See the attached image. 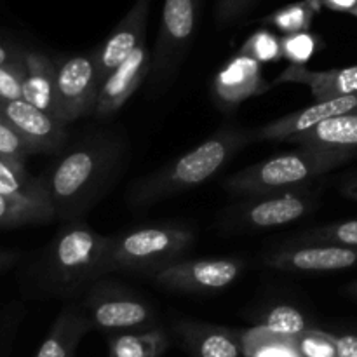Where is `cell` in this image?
<instances>
[{
  "instance_id": "21",
  "label": "cell",
  "mask_w": 357,
  "mask_h": 357,
  "mask_svg": "<svg viewBox=\"0 0 357 357\" xmlns=\"http://www.w3.org/2000/svg\"><path fill=\"white\" fill-rule=\"evenodd\" d=\"M23 100L56 119V61L47 52L26 49L24 52ZM58 121V119H56Z\"/></svg>"
},
{
  "instance_id": "22",
  "label": "cell",
  "mask_w": 357,
  "mask_h": 357,
  "mask_svg": "<svg viewBox=\"0 0 357 357\" xmlns=\"http://www.w3.org/2000/svg\"><path fill=\"white\" fill-rule=\"evenodd\" d=\"M171 345L169 335L159 326L108 335V357H162Z\"/></svg>"
},
{
  "instance_id": "30",
  "label": "cell",
  "mask_w": 357,
  "mask_h": 357,
  "mask_svg": "<svg viewBox=\"0 0 357 357\" xmlns=\"http://www.w3.org/2000/svg\"><path fill=\"white\" fill-rule=\"evenodd\" d=\"M282 58L289 65H307L319 47V37L310 31L282 35Z\"/></svg>"
},
{
  "instance_id": "1",
  "label": "cell",
  "mask_w": 357,
  "mask_h": 357,
  "mask_svg": "<svg viewBox=\"0 0 357 357\" xmlns=\"http://www.w3.org/2000/svg\"><path fill=\"white\" fill-rule=\"evenodd\" d=\"M131 157L122 129L84 132L56 153L40 174L59 223L80 220L117 185Z\"/></svg>"
},
{
  "instance_id": "11",
  "label": "cell",
  "mask_w": 357,
  "mask_h": 357,
  "mask_svg": "<svg viewBox=\"0 0 357 357\" xmlns=\"http://www.w3.org/2000/svg\"><path fill=\"white\" fill-rule=\"evenodd\" d=\"M261 265L291 274H330L357 267V248L335 243H284L265 253Z\"/></svg>"
},
{
  "instance_id": "6",
  "label": "cell",
  "mask_w": 357,
  "mask_h": 357,
  "mask_svg": "<svg viewBox=\"0 0 357 357\" xmlns=\"http://www.w3.org/2000/svg\"><path fill=\"white\" fill-rule=\"evenodd\" d=\"M201 0H164L159 31L150 59L146 86L150 93H162L176 79L199 26Z\"/></svg>"
},
{
  "instance_id": "14",
  "label": "cell",
  "mask_w": 357,
  "mask_h": 357,
  "mask_svg": "<svg viewBox=\"0 0 357 357\" xmlns=\"http://www.w3.org/2000/svg\"><path fill=\"white\" fill-rule=\"evenodd\" d=\"M268 87L261 63L243 52L229 59L211 84L213 100L223 112L236 110L243 101L267 93Z\"/></svg>"
},
{
  "instance_id": "15",
  "label": "cell",
  "mask_w": 357,
  "mask_h": 357,
  "mask_svg": "<svg viewBox=\"0 0 357 357\" xmlns=\"http://www.w3.org/2000/svg\"><path fill=\"white\" fill-rule=\"evenodd\" d=\"M150 7L152 0H135L131 9L115 24L103 44L98 45V75L101 84L139 44L145 42Z\"/></svg>"
},
{
  "instance_id": "29",
  "label": "cell",
  "mask_w": 357,
  "mask_h": 357,
  "mask_svg": "<svg viewBox=\"0 0 357 357\" xmlns=\"http://www.w3.org/2000/svg\"><path fill=\"white\" fill-rule=\"evenodd\" d=\"M239 52L257 59L261 65L264 63H275L282 59L281 37H278L268 28H260L246 38V42L241 45Z\"/></svg>"
},
{
  "instance_id": "25",
  "label": "cell",
  "mask_w": 357,
  "mask_h": 357,
  "mask_svg": "<svg viewBox=\"0 0 357 357\" xmlns=\"http://www.w3.org/2000/svg\"><path fill=\"white\" fill-rule=\"evenodd\" d=\"M255 321H257L258 328H264L271 333L288 338L298 337L303 331L312 328L309 317L291 303H274V305L265 307L258 312Z\"/></svg>"
},
{
  "instance_id": "26",
  "label": "cell",
  "mask_w": 357,
  "mask_h": 357,
  "mask_svg": "<svg viewBox=\"0 0 357 357\" xmlns=\"http://www.w3.org/2000/svg\"><path fill=\"white\" fill-rule=\"evenodd\" d=\"M321 7L323 6L319 0H300V2L288 3V6L272 10L268 16L261 20V23L275 28L282 35L309 31L316 14L321 13Z\"/></svg>"
},
{
  "instance_id": "32",
  "label": "cell",
  "mask_w": 357,
  "mask_h": 357,
  "mask_svg": "<svg viewBox=\"0 0 357 357\" xmlns=\"http://www.w3.org/2000/svg\"><path fill=\"white\" fill-rule=\"evenodd\" d=\"M24 58L0 65V101L23 98Z\"/></svg>"
},
{
  "instance_id": "7",
  "label": "cell",
  "mask_w": 357,
  "mask_h": 357,
  "mask_svg": "<svg viewBox=\"0 0 357 357\" xmlns=\"http://www.w3.org/2000/svg\"><path fill=\"white\" fill-rule=\"evenodd\" d=\"M220 218L223 232H261L305 218L319 208V195L309 187L293 188L281 194L241 197Z\"/></svg>"
},
{
  "instance_id": "4",
  "label": "cell",
  "mask_w": 357,
  "mask_h": 357,
  "mask_svg": "<svg viewBox=\"0 0 357 357\" xmlns=\"http://www.w3.org/2000/svg\"><path fill=\"white\" fill-rule=\"evenodd\" d=\"M197 234L181 222H160L139 225L112 236V272L153 278L169 265L183 260L194 250Z\"/></svg>"
},
{
  "instance_id": "5",
  "label": "cell",
  "mask_w": 357,
  "mask_h": 357,
  "mask_svg": "<svg viewBox=\"0 0 357 357\" xmlns=\"http://www.w3.org/2000/svg\"><path fill=\"white\" fill-rule=\"evenodd\" d=\"M347 160L326 150L298 146L230 174L222 181L223 190L236 197L281 194L307 187L309 181L342 166Z\"/></svg>"
},
{
  "instance_id": "12",
  "label": "cell",
  "mask_w": 357,
  "mask_h": 357,
  "mask_svg": "<svg viewBox=\"0 0 357 357\" xmlns=\"http://www.w3.org/2000/svg\"><path fill=\"white\" fill-rule=\"evenodd\" d=\"M0 117L6 119L35 153H58L70 142L66 126L23 98L0 101Z\"/></svg>"
},
{
  "instance_id": "10",
  "label": "cell",
  "mask_w": 357,
  "mask_h": 357,
  "mask_svg": "<svg viewBox=\"0 0 357 357\" xmlns=\"http://www.w3.org/2000/svg\"><path fill=\"white\" fill-rule=\"evenodd\" d=\"M243 258H194L176 261L159 274L153 275V282L166 291L185 293V295H209L230 288L244 272Z\"/></svg>"
},
{
  "instance_id": "27",
  "label": "cell",
  "mask_w": 357,
  "mask_h": 357,
  "mask_svg": "<svg viewBox=\"0 0 357 357\" xmlns=\"http://www.w3.org/2000/svg\"><path fill=\"white\" fill-rule=\"evenodd\" d=\"M244 354L250 357H302L293 338L274 335L258 326L244 331Z\"/></svg>"
},
{
  "instance_id": "17",
  "label": "cell",
  "mask_w": 357,
  "mask_h": 357,
  "mask_svg": "<svg viewBox=\"0 0 357 357\" xmlns=\"http://www.w3.org/2000/svg\"><path fill=\"white\" fill-rule=\"evenodd\" d=\"M354 110H357V93L316 101L310 107L300 108V110L291 112V114L284 115L278 121H272L258 128L255 131V139H258V142H286L291 136L307 131L319 122Z\"/></svg>"
},
{
  "instance_id": "23",
  "label": "cell",
  "mask_w": 357,
  "mask_h": 357,
  "mask_svg": "<svg viewBox=\"0 0 357 357\" xmlns=\"http://www.w3.org/2000/svg\"><path fill=\"white\" fill-rule=\"evenodd\" d=\"M24 162L26 160L0 157V194L14 199L52 204L42 178L31 176Z\"/></svg>"
},
{
  "instance_id": "34",
  "label": "cell",
  "mask_w": 357,
  "mask_h": 357,
  "mask_svg": "<svg viewBox=\"0 0 357 357\" xmlns=\"http://www.w3.org/2000/svg\"><path fill=\"white\" fill-rule=\"evenodd\" d=\"M258 0H216L215 21L218 26L225 28L243 20Z\"/></svg>"
},
{
  "instance_id": "9",
  "label": "cell",
  "mask_w": 357,
  "mask_h": 357,
  "mask_svg": "<svg viewBox=\"0 0 357 357\" xmlns=\"http://www.w3.org/2000/svg\"><path fill=\"white\" fill-rule=\"evenodd\" d=\"M54 61L58 103L56 119L61 124L68 126L93 114L101 87L96 51L70 52L56 56Z\"/></svg>"
},
{
  "instance_id": "38",
  "label": "cell",
  "mask_w": 357,
  "mask_h": 357,
  "mask_svg": "<svg viewBox=\"0 0 357 357\" xmlns=\"http://www.w3.org/2000/svg\"><path fill=\"white\" fill-rule=\"evenodd\" d=\"M21 258H23V253H21V251L2 250V248H0V275H3L6 272L13 271L16 265H20Z\"/></svg>"
},
{
  "instance_id": "20",
  "label": "cell",
  "mask_w": 357,
  "mask_h": 357,
  "mask_svg": "<svg viewBox=\"0 0 357 357\" xmlns=\"http://www.w3.org/2000/svg\"><path fill=\"white\" fill-rule=\"evenodd\" d=\"M295 82L310 89L316 101L357 93V65L331 70H310L307 65H289L274 84Z\"/></svg>"
},
{
  "instance_id": "8",
  "label": "cell",
  "mask_w": 357,
  "mask_h": 357,
  "mask_svg": "<svg viewBox=\"0 0 357 357\" xmlns=\"http://www.w3.org/2000/svg\"><path fill=\"white\" fill-rule=\"evenodd\" d=\"M80 303L94 330L107 335L157 326L155 307L135 289L107 275L84 293Z\"/></svg>"
},
{
  "instance_id": "31",
  "label": "cell",
  "mask_w": 357,
  "mask_h": 357,
  "mask_svg": "<svg viewBox=\"0 0 357 357\" xmlns=\"http://www.w3.org/2000/svg\"><path fill=\"white\" fill-rule=\"evenodd\" d=\"M293 342L302 357H337L335 335L328 333V331L310 328L293 338Z\"/></svg>"
},
{
  "instance_id": "35",
  "label": "cell",
  "mask_w": 357,
  "mask_h": 357,
  "mask_svg": "<svg viewBox=\"0 0 357 357\" xmlns=\"http://www.w3.org/2000/svg\"><path fill=\"white\" fill-rule=\"evenodd\" d=\"M24 52H26V49L23 45L17 44L13 38H7L0 35V65L14 61V59L24 58Z\"/></svg>"
},
{
  "instance_id": "19",
  "label": "cell",
  "mask_w": 357,
  "mask_h": 357,
  "mask_svg": "<svg viewBox=\"0 0 357 357\" xmlns=\"http://www.w3.org/2000/svg\"><path fill=\"white\" fill-rule=\"evenodd\" d=\"M94 330L80 300L65 302L35 357H75V349Z\"/></svg>"
},
{
  "instance_id": "36",
  "label": "cell",
  "mask_w": 357,
  "mask_h": 357,
  "mask_svg": "<svg viewBox=\"0 0 357 357\" xmlns=\"http://www.w3.org/2000/svg\"><path fill=\"white\" fill-rule=\"evenodd\" d=\"M337 357H357V335H335Z\"/></svg>"
},
{
  "instance_id": "18",
  "label": "cell",
  "mask_w": 357,
  "mask_h": 357,
  "mask_svg": "<svg viewBox=\"0 0 357 357\" xmlns=\"http://www.w3.org/2000/svg\"><path fill=\"white\" fill-rule=\"evenodd\" d=\"M286 142L296 146L326 150L345 160L354 159L357 155V110L319 122Z\"/></svg>"
},
{
  "instance_id": "2",
  "label": "cell",
  "mask_w": 357,
  "mask_h": 357,
  "mask_svg": "<svg viewBox=\"0 0 357 357\" xmlns=\"http://www.w3.org/2000/svg\"><path fill=\"white\" fill-rule=\"evenodd\" d=\"M112 236L96 232L84 218L59 223L58 232L21 272L23 291L31 298L80 300L110 267Z\"/></svg>"
},
{
  "instance_id": "13",
  "label": "cell",
  "mask_w": 357,
  "mask_h": 357,
  "mask_svg": "<svg viewBox=\"0 0 357 357\" xmlns=\"http://www.w3.org/2000/svg\"><path fill=\"white\" fill-rule=\"evenodd\" d=\"M150 59H152V51L143 42L103 80L91 117L98 121L114 117L124 107L126 101L146 82Z\"/></svg>"
},
{
  "instance_id": "33",
  "label": "cell",
  "mask_w": 357,
  "mask_h": 357,
  "mask_svg": "<svg viewBox=\"0 0 357 357\" xmlns=\"http://www.w3.org/2000/svg\"><path fill=\"white\" fill-rule=\"evenodd\" d=\"M31 153L35 152L31 150V146L21 138L20 132H17L6 119L0 117V157L26 160Z\"/></svg>"
},
{
  "instance_id": "28",
  "label": "cell",
  "mask_w": 357,
  "mask_h": 357,
  "mask_svg": "<svg viewBox=\"0 0 357 357\" xmlns=\"http://www.w3.org/2000/svg\"><path fill=\"white\" fill-rule=\"evenodd\" d=\"M286 243H335L344 244V246L357 248V218L328 223V225L305 230V232H300L298 236L289 237Z\"/></svg>"
},
{
  "instance_id": "39",
  "label": "cell",
  "mask_w": 357,
  "mask_h": 357,
  "mask_svg": "<svg viewBox=\"0 0 357 357\" xmlns=\"http://www.w3.org/2000/svg\"><path fill=\"white\" fill-rule=\"evenodd\" d=\"M340 192L344 197L352 199V201L357 202V174L356 176L345 178L340 185Z\"/></svg>"
},
{
  "instance_id": "3",
  "label": "cell",
  "mask_w": 357,
  "mask_h": 357,
  "mask_svg": "<svg viewBox=\"0 0 357 357\" xmlns=\"http://www.w3.org/2000/svg\"><path fill=\"white\" fill-rule=\"evenodd\" d=\"M251 142H255V131L234 124L223 126L183 155L132 181L126 194V204L142 211L164 199L192 190L213 180Z\"/></svg>"
},
{
  "instance_id": "16",
  "label": "cell",
  "mask_w": 357,
  "mask_h": 357,
  "mask_svg": "<svg viewBox=\"0 0 357 357\" xmlns=\"http://www.w3.org/2000/svg\"><path fill=\"white\" fill-rule=\"evenodd\" d=\"M173 331L190 357H243L244 331L194 319H176Z\"/></svg>"
},
{
  "instance_id": "24",
  "label": "cell",
  "mask_w": 357,
  "mask_h": 357,
  "mask_svg": "<svg viewBox=\"0 0 357 357\" xmlns=\"http://www.w3.org/2000/svg\"><path fill=\"white\" fill-rule=\"evenodd\" d=\"M56 220L52 204L24 201L0 194V229H20L26 225H45Z\"/></svg>"
},
{
  "instance_id": "37",
  "label": "cell",
  "mask_w": 357,
  "mask_h": 357,
  "mask_svg": "<svg viewBox=\"0 0 357 357\" xmlns=\"http://www.w3.org/2000/svg\"><path fill=\"white\" fill-rule=\"evenodd\" d=\"M321 6L335 13L351 14L357 17V0H319Z\"/></svg>"
},
{
  "instance_id": "40",
  "label": "cell",
  "mask_w": 357,
  "mask_h": 357,
  "mask_svg": "<svg viewBox=\"0 0 357 357\" xmlns=\"http://www.w3.org/2000/svg\"><path fill=\"white\" fill-rule=\"evenodd\" d=\"M345 293H347L349 296H352V298H357V281L351 282V284L345 288Z\"/></svg>"
}]
</instances>
